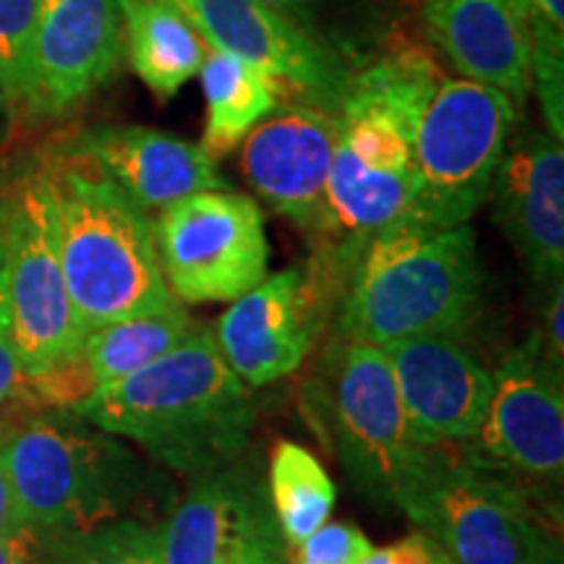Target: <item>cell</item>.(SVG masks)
Instances as JSON below:
<instances>
[{"label":"cell","instance_id":"44dd1931","mask_svg":"<svg viewBox=\"0 0 564 564\" xmlns=\"http://www.w3.org/2000/svg\"><path fill=\"white\" fill-rule=\"evenodd\" d=\"M126 42L139 79L158 97H171L207 58L199 32L171 0H126Z\"/></svg>","mask_w":564,"mask_h":564},{"label":"cell","instance_id":"d6986e66","mask_svg":"<svg viewBox=\"0 0 564 564\" xmlns=\"http://www.w3.org/2000/svg\"><path fill=\"white\" fill-rule=\"evenodd\" d=\"M426 30L468 82L523 105L531 87L525 0H421Z\"/></svg>","mask_w":564,"mask_h":564},{"label":"cell","instance_id":"e0dca14e","mask_svg":"<svg viewBox=\"0 0 564 564\" xmlns=\"http://www.w3.org/2000/svg\"><path fill=\"white\" fill-rule=\"evenodd\" d=\"M494 220L535 285L564 278V150L541 131H523L505 147L489 188Z\"/></svg>","mask_w":564,"mask_h":564},{"label":"cell","instance_id":"8d00e7d4","mask_svg":"<svg viewBox=\"0 0 564 564\" xmlns=\"http://www.w3.org/2000/svg\"><path fill=\"white\" fill-rule=\"evenodd\" d=\"M249 564H282V560H257V562H249Z\"/></svg>","mask_w":564,"mask_h":564},{"label":"cell","instance_id":"5b68a950","mask_svg":"<svg viewBox=\"0 0 564 564\" xmlns=\"http://www.w3.org/2000/svg\"><path fill=\"white\" fill-rule=\"evenodd\" d=\"M400 507L453 564H539L562 546L514 486L432 447L400 491Z\"/></svg>","mask_w":564,"mask_h":564},{"label":"cell","instance_id":"3957f363","mask_svg":"<svg viewBox=\"0 0 564 564\" xmlns=\"http://www.w3.org/2000/svg\"><path fill=\"white\" fill-rule=\"evenodd\" d=\"M484 270L468 225L429 228L405 220L361 251L340 314L345 343L382 348L411 337H455L474 324Z\"/></svg>","mask_w":564,"mask_h":564},{"label":"cell","instance_id":"603a6c76","mask_svg":"<svg viewBox=\"0 0 564 564\" xmlns=\"http://www.w3.org/2000/svg\"><path fill=\"white\" fill-rule=\"evenodd\" d=\"M196 329V322L178 306L154 314L129 316L91 329L84 340V364L97 387L129 377L160 361Z\"/></svg>","mask_w":564,"mask_h":564},{"label":"cell","instance_id":"7c38bea8","mask_svg":"<svg viewBox=\"0 0 564 564\" xmlns=\"http://www.w3.org/2000/svg\"><path fill=\"white\" fill-rule=\"evenodd\" d=\"M158 531L162 564L282 560L285 544L262 478L232 463L199 476Z\"/></svg>","mask_w":564,"mask_h":564},{"label":"cell","instance_id":"4316f807","mask_svg":"<svg viewBox=\"0 0 564 564\" xmlns=\"http://www.w3.org/2000/svg\"><path fill=\"white\" fill-rule=\"evenodd\" d=\"M373 552L361 528L350 523H324L293 546V564H358Z\"/></svg>","mask_w":564,"mask_h":564},{"label":"cell","instance_id":"30bf717a","mask_svg":"<svg viewBox=\"0 0 564 564\" xmlns=\"http://www.w3.org/2000/svg\"><path fill=\"white\" fill-rule=\"evenodd\" d=\"M333 426L345 470L379 505L394 507V494L432 449L413 440L390 361L377 345L345 343L340 350Z\"/></svg>","mask_w":564,"mask_h":564},{"label":"cell","instance_id":"f546056e","mask_svg":"<svg viewBox=\"0 0 564 564\" xmlns=\"http://www.w3.org/2000/svg\"><path fill=\"white\" fill-rule=\"evenodd\" d=\"M26 392V373L21 369L17 350H13L9 337V324H6L3 288H0V403L13 398V394Z\"/></svg>","mask_w":564,"mask_h":564},{"label":"cell","instance_id":"ba28073f","mask_svg":"<svg viewBox=\"0 0 564 564\" xmlns=\"http://www.w3.org/2000/svg\"><path fill=\"white\" fill-rule=\"evenodd\" d=\"M3 306L11 345L26 377L82 356L89 333L76 314L61 270L45 171L24 175L9 194Z\"/></svg>","mask_w":564,"mask_h":564},{"label":"cell","instance_id":"52a82bcc","mask_svg":"<svg viewBox=\"0 0 564 564\" xmlns=\"http://www.w3.org/2000/svg\"><path fill=\"white\" fill-rule=\"evenodd\" d=\"M505 91L478 82L444 79L415 129L419 199L413 223L429 228L468 225L489 199L491 178L514 126Z\"/></svg>","mask_w":564,"mask_h":564},{"label":"cell","instance_id":"ffe728a7","mask_svg":"<svg viewBox=\"0 0 564 564\" xmlns=\"http://www.w3.org/2000/svg\"><path fill=\"white\" fill-rule=\"evenodd\" d=\"M74 150L144 212L165 209L183 196L228 188L202 147L158 129L108 126L84 133Z\"/></svg>","mask_w":564,"mask_h":564},{"label":"cell","instance_id":"e575fe53","mask_svg":"<svg viewBox=\"0 0 564 564\" xmlns=\"http://www.w3.org/2000/svg\"><path fill=\"white\" fill-rule=\"evenodd\" d=\"M9 110H11L9 95H6V89H3V82H0V129H3L6 118H9Z\"/></svg>","mask_w":564,"mask_h":564},{"label":"cell","instance_id":"5bb4252c","mask_svg":"<svg viewBox=\"0 0 564 564\" xmlns=\"http://www.w3.org/2000/svg\"><path fill=\"white\" fill-rule=\"evenodd\" d=\"M126 0H37L24 108L55 116L82 102L123 53Z\"/></svg>","mask_w":564,"mask_h":564},{"label":"cell","instance_id":"4dcf8cb0","mask_svg":"<svg viewBox=\"0 0 564 564\" xmlns=\"http://www.w3.org/2000/svg\"><path fill=\"white\" fill-rule=\"evenodd\" d=\"M0 564H45L42 535L34 533L32 528L0 535Z\"/></svg>","mask_w":564,"mask_h":564},{"label":"cell","instance_id":"ac0fdd59","mask_svg":"<svg viewBox=\"0 0 564 564\" xmlns=\"http://www.w3.org/2000/svg\"><path fill=\"white\" fill-rule=\"evenodd\" d=\"M335 141V112L280 105L243 139V175L288 220L319 228Z\"/></svg>","mask_w":564,"mask_h":564},{"label":"cell","instance_id":"1f68e13d","mask_svg":"<svg viewBox=\"0 0 564 564\" xmlns=\"http://www.w3.org/2000/svg\"><path fill=\"white\" fill-rule=\"evenodd\" d=\"M21 528H26V523L24 518H21L19 502L17 497H13L9 476H6L3 465H0V535L17 533Z\"/></svg>","mask_w":564,"mask_h":564},{"label":"cell","instance_id":"83f0119b","mask_svg":"<svg viewBox=\"0 0 564 564\" xmlns=\"http://www.w3.org/2000/svg\"><path fill=\"white\" fill-rule=\"evenodd\" d=\"M541 356L552 369L564 373V285L562 280L546 288L544 312H541V329L535 333Z\"/></svg>","mask_w":564,"mask_h":564},{"label":"cell","instance_id":"d4e9b609","mask_svg":"<svg viewBox=\"0 0 564 564\" xmlns=\"http://www.w3.org/2000/svg\"><path fill=\"white\" fill-rule=\"evenodd\" d=\"M45 564H162L160 531L137 520H108L82 533L55 535Z\"/></svg>","mask_w":564,"mask_h":564},{"label":"cell","instance_id":"d590c367","mask_svg":"<svg viewBox=\"0 0 564 564\" xmlns=\"http://www.w3.org/2000/svg\"><path fill=\"white\" fill-rule=\"evenodd\" d=\"M539 564H562V552H556L552 556H546V560H541Z\"/></svg>","mask_w":564,"mask_h":564},{"label":"cell","instance_id":"f1b7e54d","mask_svg":"<svg viewBox=\"0 0 564 564\" xmlns=\"http://www.w3.org/2000/svg\"><path fill=\"white\" fill-rule=\"evenodd\" d=\"M531 45L564 47V0H525Z\"/></svg>","mask_w":564,"mask_h":564},{"label":"cell","instance_id":"2e32d148","mask_svg":"<svg viewBox=\"0 0 564 564\" xmlns=\"http://www.w3.org/2000/svg\"><path fill=\"white\" fill-rule=\"evenodd\" d=\"M408 429L421 447L470 442L489 408L491 371L455 337H411L382 345Z\"/></svg>","mask_w":564,"mask_h":564},{"label":"cell","instance_id":"9c48e42d","mask_svg":"<svg viewBox=\"0 0 564 564\" xmlns=\"http://www.w3.org/2000/svg\"><path fill=\"white\" fill-rule=\"evenodd\" d=\"M158 257L183 303L236 301L267 280L264 215L246 194L199 192L160 209Z\"/></svg>","mask_w":564,"mask_h":564},{"label":"cell","instance_id":"7402d4cb","mask_svg":"<svg viewBox=\"0 0 564 564\" xmlns=\"http://www.w3.org/2000/svg\"><path fill=\"white\" fill-rule=\"evenodd\" d=\"M207 126L202 150L212 160L225 158L278 108V82L249 61L225 51H207L202 66Z\"/></svg>","mask_w":564,"mask_h":564},{"label":"cell","instance_id":"6da1fadb","mask_svg":"<svg viewBox=\"0 0 564 564\" xmlns=\"http://www.w3.org/2000/svg\"><path fill=\"white\" fill-rule=\"evenodd\" d=\"M442 82L421 47H403L350 74L335 112L337 141L319 223L345 249L364 251L373 236L413 217L415 129Z\"/></svg>","mask_w":564,"mask_h":564},{"label":"cell","instance_id":"7a4b0ae2","mask_svg":"<svg viewBox=\"0 0 564 564\" xmlns=\"http://www.w3.org/2000/svg\"><path fill=\"white\" fill-rule=\"evenodd\" d=\"M76 411L105 434L129 436L154 460L188 476L238 460L253 426L249 387L199 324L160 361L97 387Z\"/></svg>","mask_w":564,"mask_h":564},{"label":"cell","instance_id":"9a60e30c","mask_svg":"<svg viewBox=\"0 0 564 564\" xmlns=\"http://www.w3.org/2000/svg\"><path fill=\"white\" fill-rule=\"evenodd\" d=\"M324 324V293L303 267L262 280L217 322V348L246 387H264L293 373Z\"/></svg>","mask_w":564,"mask_h":564},{"label":"cell","instance_id":"cb8c5ba5","mask_svg":"<svg viewBox=\"0 0 564 564\" xmlns=\"http://www.w3.org/2000/svg\"><path fill=\"white\" fill-rule=\"evenodd\" d=\"M270 502L282 539L299 546L316 528L329 523L335 486L322 463L295 442H280L270 460Z\"/></svg>","mask_w":564,"mask_h":564},{"label":"cell","instance_id":"8fae6325","mask_svg":"<svg viewBox=\"0 0 564 564\" xmlns=\"http://www.w3.org/2000/svg\"><path fill=\"white\" fill-rule=\"evenodd\" d=\"M199 32L204 45L249 61L272 79L288 82L316 108L337 112L350 70L343 61L303 32L293 19L262 0H171Z\"/></svg>","mask_w":564,"mask_h":564},{"label":"cell","instance_id":"484cf974","mask_svg":"<svg viewBox=\"0 0 564 564\" xmlns=\"http://www.w3.org/2000/svg\"><path fill=\"white\" fill-rule=\"evenodd\" d=\"M37 0H0V82L11 108L26 102L30 51Z\"/></svg>","mask_w":564,"mask_h":564},{"label":"cell","instance_id":"277c9868","mask_svg":"<svg viewBox=\"0 0 564 564\" xmlns=\"http://www.w3.org/2000/svg\"><path fill=\"white\" fill-rule=\"evenodd\" d=\"M87 165L53 167L45 178L63 278L76 314L91 333L110 322L171 308L175 299L162 278L147 212L89 160Z\"/></svg>","mask_w":564,"mask_h":564},{"label":"cell","instance_id":"4fadbf2b","mask_svg":"<svg viewBox=\"0 0 564 564\" xmlns=\"http://www.w3.org/2000/svg\"><path fill=\"white\" fill-rule=\"evenodd\" d=\"M494 390L478 444L489 460L544 484L564 478V379L535 335L491 371Z\"/></svg>","mask_w":564,"mask_h":564},{"label":"cell","instance_id":"836d02e7","mask_svg":"<svg viewBox=\"0 0 564 564\" xmlns=\"http://www.w3.org/2000/svg\"><path fill=\"white\" fill-rule=\"evenodd\" d=\"M358 564H390V554H387V549H373V552Z\"/></svg>","mask_w":564,"mask_h":564},{"label":"cell","instance_id":"d6a6232c","mask_svg":"<svg viewBox=\"0 0 564 564\" xmlns=\"http://www.w3.org/2000/svg\"><path fill=\"white\" fill-rule=\"evenodd\" d=\"M262 3L270 6V9H274V11H280L282 17L291 19V13L308 11L312 6L319 3V0H262Z\"/></svg>","mask_w":564,"mask_h":564},{"label":"cell","instance_id":"8992f818","mask_svg":"<svg viewBox=\"0 0 564 564\" xmlns=\"http://www.w3.org/2000/svg\"><path fill=\"white\" fill-rule=\"evenodd\" d=\"M21 518L37 535H68L116 520L133 489L131 455L118 444L32 421L0 442Z\"/></svg>","mask_w":564,"mask_h":564}]
</instances>
